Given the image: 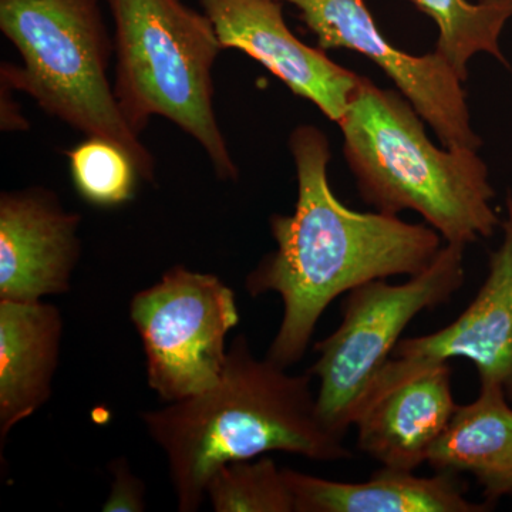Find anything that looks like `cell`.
I'll return each instance as SVG.
<instances>
[{
  "label": "cell",
  "instance_id": "9c48e42d",
  "mask_svg": "<svg viewBox=\"0 0 512 512\" xmlns=\"http://www.w3.org/2000/svg\"><path fill=\"white\" fill-rule=\"evenodd\" d=\"M222 49L245 53L295 96L311 101L330 121L345 117L360 77L301 42L288 28L281 0H200Z\"/></svg>",
  "mask_w": 512,
  "mask_h": 512
},
{
  "label": "cell",
  "instance_id": "6da1fadb",
  "mask_svg": "<svg viewBox=\"0 0 512 512\" xmlns=\"http://www.w3.org/2000/svg\"><path fill=\"white\" fill-rule=\"evenodd\" d=\"M289 148L298 177L295 211L272 215L276 249L245 279L254 298L274 292L284 302L266 357L286 369L305 355L320 316L338 296L375 279L420 274L443 248L430 225L342 204L330 188L329 140L318 127H296Z\"/></svg>",
  "mask_w": 512,
  "mask_h": 512
},
{
  "label": "cell",
  "instance_id": "7c38bea8",
  "mask_svg": "<svg viewBox=\"0 0 512 512\" xmlns=\"http://www.w3.org/2000/svg\"><path fill=\"white\" fill-rule=\"evenodd\" d=\"M79 214L43 187L0 195V301L37 302L70 289L82 244Z\"/></svg>",
  "mask_w": 512,
  "mask_h": 512
},
{
  "label": "cell",
  "instance_id": "ba28073f",
  "mask_svg": "<svg viewBox=\"0 0 512 512\" xmlns=\"http://www.w3.org/2000/svg\"><path fill=\"white\" fill-rule=\"evenodd\" d=\"M326 50H353L372 60L413 104L448 150H478L463 80L440 53L413 56L394 47L377 28L365 0H281Z\"/></svg>",
  "mask_w": 512,
  "mask_h": 512
},
{
  "label": "cell",
  "instance_id": "52a82bcc",
  "mask_svg": "<svg viewBox=\"0 0 512 512\" xmlns=\"http://www.w3.org/2000/svg\"><path fill=\"white\" fill-rule=\"evenodd\" d=\"M130 319L143 342L148 384L165 402H178L220 380L225 339L239 322L237 295L217 275L175 265L133 296Z\"/></svg>",
  "mask_w": 512,
  "mask_h": 512
},
{
  "label": "cell",
  "instance_id": "9a60e30c",
  "mask_svg": "<svg viewBox=\"0 0 512 512\" xmlns=\"http://www.w3.org/2000/svg\"><path fill=\"white\" fill-rule=\"evenodd\" d=\"M503 387L480 383L474 402L458 404L427 464L436 473L470 474L494 505L512 497V407Z\"/></svg>",
  "mask_w": 512,
  "mask_h": 512
},
{
  "label": "cell",
  "instance_id": "2e32d148",
  "mask_svg": "<svg viewBox=\"0 0 512 512\" xmlns=\"http://www.w3.org/2000/svg\"><path fill=\"white\" fill-rule=\"evenodd\" d=\"M429 16L439 39L436 52L453 67L463 82L468 76L467 64L477 53H488L510 67L500 49V36L505 23L512 18V0H410Z\"/></svg>",
  "mask_w": 512,
  "mask_h": 512
},
{
  "label": "cell",
  "instance_id": "8992f818",
  "mask_svg": "<svg viewBox=\"0 0 512 512\" xmlns=\"http://www.w3.org/2000/svg\"><path fill=\"white\" fill-rule=\"evenodd\" d=\"M464 249L446 242L430 266L404 284L375 279L348 292L339 328L316 343L319 359L308 370L319 379L316 407L326 429L345 437L409 323L463 288Z\"/></svg>",
  "mask_w": 512,
  "mask_h": 512
},
{
  "label": "cell",
  "instance_id": "d6986e66",
  "mask_svg": "<svg viewBox=\"0 0 512 512\" xmlns=\"http://www.w3.org/2000/svg\"><path fill=\"white\" fill-rule=\"evenodd\" d=\"M113 474V484L104 512H143L146 511V484L131 471L126 458H117L109 464Z\"/></svg>",
  "mask_w": 512,
  "mask_h": 512
},
{
  "label": "cell",
  "instance_id": "7a4b0ae2",
  "mask_svg": "<svg viewBox=\"0 0 512 512\" xmlns=\"http://www.w3.org/2000/svg\"><path fill=\"white\" fill-rule=\"evenodd\" d=\"M312 375H289L274 360L256 359L238 335L214 386L164 409L141 414L167 457L178 511L200 510L215 471L271 451L318 463L352 458L342 437L319 419Z\"/></svg>",
  "mask_w": 512,
  "mask_h": 512
},
{
  "label": "cell",
  "instance_id": "ac0fdd59",
  "mask_svg": "<svg viewBox=\"0 0 512 512\" xmlns=\"http://www.w3.org/2000/svg\"><path fill=\"white\" fill-rule=\"evenodd\" d=\"M66 154L74 187L84 201L110 208L134 197L141 177L126 148L106 138L87 137Z\"/></svg>",
  "mask_w": 512,
  "mask_h": 512
},
{
  "label": "cell",
  "instance_id": "277c9868",
  "mask_svg": "<svg viewBox=\"0 0 512 512\" xmlns=\"http://www.w3.org/2000/svg\"><path fill=\"white\" fill-rule=\"evenodd\" d=\"M114 22V94L140 136L164 117L194 138L221 180L238 167L214 109L212 69L222 52L211 20L183 0H103Z\"/></svg>",
  "mask_w": 512,
  "mask_h": 512
},
{
  "label": "cell",
  "instance_id": "5b68a950",
  "mask_svg": "<svg viewBox=\"0 0 512 512\" xmlns=\"http://www.w3.org/2000/svg\"><path fill=\"white\" fill-rule=\"evenodd\" d=\"M103 0H0V30L22 57L3 63L2 86L29 94L49 116L86 137L126 148L141 180L156 181V160L114 94L107 70L114 53Z\"/></svg>",
  "mask_w": 512,
  "mask_h": 512
},
{
  "label": "cell",
  "instance_id": "3957f363",
  "mask_svg": "<svg viewBox=\"0 0 512 512\" xmlns=\"http://www.w3.org/2000/svg\"><path fill=\"white\" fill-rule=\"evenodd\" d=\"M338 124L357 191L376 211L417 212L447 244L464 247L491 237L501 224L487 164L476 150L434 146L402 93L362 76Z\"/></svg>",
  "mask_w": 512,
  "mask_h": 512
},
{
  "label": "cell",
  "instance_id": "30bf717a",
  "mask_svg": "<svg viewBox=\"0 0 512 512\" xmlns=\"http://www.w3.org/2000/svg\"><path fill=\"white\" fill-rule=\"evenodd\" d=\"M457 406L448 362L406 372L384 366L353 424L357 448L383 467L417 470Z\"/></svg>",
  "mask_w": 512,
  "mask_h": 512
},
{
  "label": "cell",
  "instance_id": "4fadbf2b",
  "mask_svg": "<svg viewBox=\"0 0 512 512\" xmlns=\"http://www.w3.org/2000/svg\"><path fill=\"white\" fill-rule=\"evenodd\" d=\"M63 318L50 303L0 301V441L52 396Z\"/></svg>",
  "mask_w": 512,
  "mask_h": 512
},
{
  "label": "cell",
  "instance_id": "8fae6325",
  "mask_svg": "<svg viewBox=\"0 0 512 512\" xmlns=\"http://www.w3.org/2000/svg\"><path fill=\"white\" fill-rule=\"evenodd\" d=\"M504 239L490 255L488 275L476 298L446 328L400 340L387 366L414 370L450 359L476 366L480 383L503 387L512 402V192L505 198Z\"/></svg>",
  "mask_w": 512,
  "mask_h": 512
},
{
  "label": "cell",
  "instance_id": "5bb4252c",
  "mask_svg": "<svg viewBox=\"0 0 512 512\" xmlns=\"http://www.w3.org/2000/svg\"><path fill=\"white\" fill-rule=\"evenodd\" d=\"M295 512H487L494 505L467 500V481L436 473L382 467L365 483H340L284 468Z\"/></svg>",
  "mask_w": 512,
  "mask_h": 512
},
{
  "label": "cell",
  "instance_id": "e0dca14e",
  "mask_svg": "<svg viewBox=\"0 0 512 512\" xmlns=\"http://www.w3.org/2000/svg\"><path fill=\"white\" fill-rule=\"evenodd\" d=\"M207 497L217 512H295L284 468L268 457L218 468L208 481Z\"/></svg>",
  "mask_w": 512,
  "mask_h": 512
}]
</instances>
